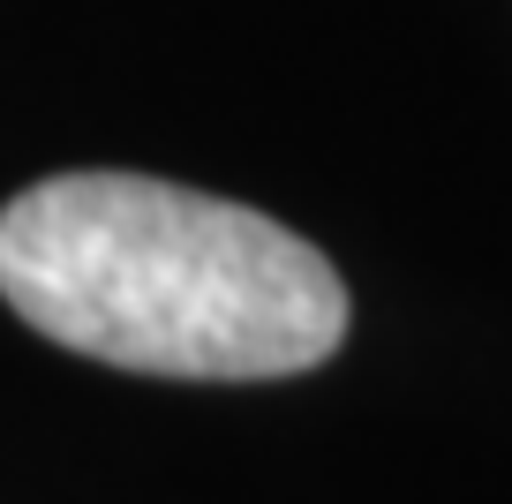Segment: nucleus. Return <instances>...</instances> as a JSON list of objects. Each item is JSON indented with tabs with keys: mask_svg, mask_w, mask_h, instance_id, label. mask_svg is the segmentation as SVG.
<instances>
[{
	"mask_svg": "<svg viewBox=\"0 0 512 504\" xmlns=\"http://www.w3.org/2000/svg\"><path fill=\"white\" fill-rule=\"evenodd\" d=\"M0 301L53 347L136 377L264 384L332 362V256L159 174H46L0 211Z\"/></svg>",
	"mask_w": 512,
	"mask_h": 504,
	"instance_id": "nucleus-1",
	"label": "nucleus"
}]
</instances>
